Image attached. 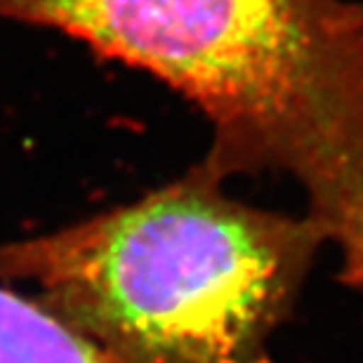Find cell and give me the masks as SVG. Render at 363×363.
<instances>
[{"mask_svg":"<svg viewBox=\"0 0 363 363\" xmlns=\"http://www.w3.org/2000/svg\"><path fill=\"white\" fill-rule=\"evenodd\" d=\"M323 248L304 213L238 201L199 161L133 203L3 243L0 281L108 363H276Z\"/></svg>","mask_w":363,"mask_h":363,"instance_id":"2","label":"cell"},{"mask_svg":"<svg viewBox=\"0 0 363 363\" xmlns=\"http://www.w3.org/2000/svg\"><path fill=\"white\" fill-rule=\"evenodd\" d=\"M144 71L208 123L201 163L222 182L283 175L363 295V3L357 0H0Z\"/></svg>","mask_w":363,"mask_h":363,"instance_id":"1","label":"cell"},{"mask_svg":"<svg viewBox=\"0 0 363 363\" xmlns=\"http://www.w3.org/2000/svg\"><path fill=\"white\" fill-rule=\"evenodd\" d=\"M0 363H108L99 350L21 290L0 286Z\"/></svg>","mask_w":363,"mask_h":363,"instance_id":"3","label":"cell"}]
</instances>
